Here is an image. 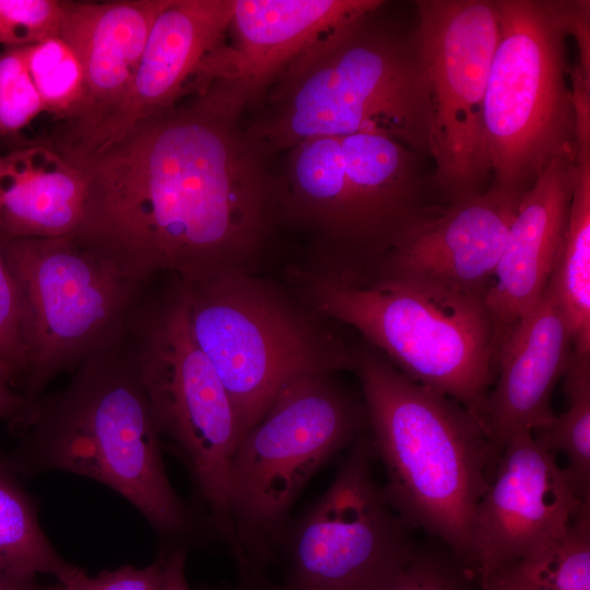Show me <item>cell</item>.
<instances>
[{
    "label": "cell",
    "mask_w": 590,
    "mask_h": 590,
    "mask_svg": "<svg viewBox=\"0 0 590 590\" xmlns=\"http://www.w3.org/2000/svg\"><path fill=\"white\" fill-rule=\"evenodd\" d=\"M62 17L63 1L0 0V44L25 47L59 36Z\"/></svg>",
    "instance_id": "f546056e"
},
{
    "label": "cell",
    "mask_w": 590,
    "mask_h": 590,
    "mask_svg": "<svg viewBox=\"0 0 590 590\" xmlns=\"http://www.w3.org/2000/svg\"><path fill=\"white\" fill-rule=\"evenodd\" d=\"M361 267L382 255L438 205L428 203L420 155L380 132L341 137Z\"/></svg>",
    "instance_id": "d6986e66"
},
{
    "label": "cell",
    "mask_w": 590,
    "mask_h": 590,
    "mask_svg": "<svg viewBox=\"0 0 590 590\" xmlns=\"http://www.w3.org/2000/svg\"><path fill=\"white\" fill-rule=\"evenodd\" d=\"M19 441L4 457L20 475L61 471L127 499L168 546L204 531L173 488L144 388L123 340L92 355L70 384L42 393L9 424Z\"/></svg>",
    "instance_id": "7a4b0ae2"
},
{
    "label": "cell",
    "mask_w": 590,
    "mask_h": 590,
    "mask_svg": "<svg viewBox=\"0 0 590 590\" xmlns=\"http://www.w3.org/2000/svg\"><path fill=\"white\" fill-rule=\"evenodd\" d=\"M28 404L14 388L10 374L0 365V420L12 423L25 412Z\"/></svg>",
    "instance_id": "836d02e7"
},
{
    "label": "cell",
    "mask_w": 590,
    "mask_h": 590,
    "mask_svg": "<svg viewBox=\"0 0 590 590\" xmlns=\"http://www.w3.org/2000/svg\"><path fill=\"white\" fill-rule=\"evenodd\" d=\"M380 590H482L477 574L442 542L429 538Z\"/></svg>",
    "instance_id": "83f0119b"
},
{
    "label": "cell",
    "mask_w": 590,
    "mask_h": 590,
    "mask_svg": "<svg viewBox=\"0 0 590 590\" xmlns=\"http://www.w3.org/2000/svg\"><path fill=\"white\" fill-rule=\"evenodd\" d=\"M57 580L59 590H161L163 564L160 557L145 567L125 565L93 577L83 568L72 566Z\"/></svg>",
    "instance_id": "1f68e13d"
},
{
    "label": "cell",
    "mask_w": 590,
    "mask_h": 590,
    "mask_svg": "<svg viewBox=\"0 0 590 590\" xmlns=\"http://www.w3.org/2000/svg\"><path fill=\"white\" fill-rule=\"evenodd\" d=\"M567 227L546 285L569 328L574 353L590 354V125L576 128Z\"/></svg>",
    "instance_id": "603a6c76"
},
{
    "label": "cell",
    "mask_w": 590,
    "mask_h": 590,
    "mask_svg": "<svg viewBox=\"0 0 590 590\" xmlns=\"http://www.w3.org/2000/svg\"><path fill=\"white\" fill-rule=\"evenodd\" d=\"M285 153V169L278 178L280 213L323 234L332 245L330 255L357 264L358 236L341 137L309 138Z\"/></svg>",
    "instance_id": "7402d4cb"
},
{
    "label": "cell",
    "mask_w": 590,
    "mask_h": 590,
    "mask_svg": "<svg viewBox=\"0 0 590 590\" xmlns=\"http://www.w3.org/2000/svg\"><path fill=\"white\" fill-rule=\"evenodd\" d=\"M27 67L44 111L69 123L84 113L87 88L82 62L60 36L27 46Z\"/></svg>",
    "instance_id": "4316f807"
},
{
    "label": "cell",
    "mask_w": 590,
    "mask_h": 590,
    "mask_svg": "<svg viewBox=\"0 0 590 590\" xmlns=\"http://www.w3.org/2000/svg\"><path fill=\"white\" fill-rule=\"evenodd\" d=\"M521 196L492 186L439 206L362 272L487 293Z\"/></svg>",
    "instance_id": "5bb4252c"
},
{
    "label": "cell",
    "mask_w": 590,
    "mask_h": 590,
    "mask_svg": "<svg viewBox=\"0 0 590 590\" xmlns=\"http://www.w3.org/2000/svg\"><path fill=\"white\" fill-rule=\"evenodd\" d=\"M232 590H283L281 586L272 583L262 573L239 575L237 585Z\"/></svg>",
    "instance_id": "d590c367"
},
{
    "label": "cell",
    "mask_w": 590,
    "mask_h": 590,
    "mask_svg": "<svg viewBox=\"0 0 590 590\" xmlns=\"http://www.w3.org/2000/svg\"><path fill=\"white\" fill-rule=\"evenodd\" d=\"M42 111L27 67V46L0 51V135L19 132Z\"/></svg>",
    "instance_id": "f1b7e54d"
},
{
    "label": "cell",
    "mask_w": 590,
    "mask_h": 590,
    "mask_svg": "<svg viewBox=\"0 0 590 590\" xmlns=\"http://www.w3.org/2000/svg\"><path fill=\"white\" fill-rule=\"evenodd\" d=\"M86 197L83 172L50 143L0 155V236L72 235L83 222Z\"/></svg>",
    "instance_id": "ffe728a7"
},
{
    "label": "cell",
    "mask_w": 590,
    "mask_h": 590,
    "mask_svg": "<svg viewBox=\"0 0 590 590\" xmlns=\"http://www.w3.org/2000/svg\"><path fill=\"white\" fill-rule=\"evenodd\" d=\"M0 365L22 394L25 352L20 330L19 297L13 278L0 252ZM23 396V394H22ZM24 397V396H23Z\"/></svg>",
    "instance_id": "4dcf8cb0"
},
{
    "label": "cell",
    "mask_w": 590,
    "mask_h": 590,
    "mask_svg": "<svg viewBox=\"0 0 590 590\" xmlns=\"http://www.w3.org/2000/svg\"><path fill=\"white\" fill-rule=\"evenodd\" d=\"M573 354L569 328L545 287L495 349L498 376L487 397L484 425L496 462L511 433L533 434L554 421L552 393Z\"/></svg>",
    "instance_id": "2e32d148"
},
{
    "label": "cell",
    "mask_w": 590,
    "mask_h": 590,
    "mask_svg": "<svg viewBox=\"0 0 590 590\" xmlns=\"http://www.w3.org/2000/svg\"><path fill=\"white\" fill-rule=\"evenodd\" d=\"M255 101L237 62L224 61L172 106L72 160L87 188L72 236L142 283L248 271L281 215L278 178L247 132Z\"/></svg>",
    "instance_id": "6da1fadb"
},
{
    "label": "cell",
    "mask_w": 590,
    "mask_h": 590,
    "mask_svg": "<svg viewBox=\"0 0 590 590\" xmlns=\"http://www.w3.org/2000/svg\"><path fill=\"white\" fill-rule=\"evenodd\" d=\"M0 590H56V586H42L36 577L0 574Z\"/></svg>",
    "instance_id": "e575fe53"
},
{
    "label": "cell",
    "mask_w": 590,
    "mask_h": 590,
    "mask_svg": "<svg viewBox=\"0 0 590 590\" xmlns=\"http://www.w3.org/2000/svg\"><path fill=\"white\" fill-rule=\"evenodd\" d=\"M381 0H234L232 48L256 102L276 74L324 34ZM228 30V31H229Z\"/></svg>",
    "instance_id": "44dd1931"
},
{
    "label": "cell",
    "mask_w": 590,
    "mask_h": 590,
    "mask_svg": "<svg viewBox=\"0 0 590 590\" xmlns=\"http://www.w3.org/2000/svg\"><path fill=\"white\" fill-rule=\"evenodd\" d=\"M499 38L484 103L493 187L522 194L575 161L576 113L557 0H494Z\"/></svg>",
    "instance_id": "30bf717a"
},
{
    "label": "cell",
    "mask_w": 590,
    "mask_h": 590,
    "mask_svg": "<svg viewBox=\"0 0 590 590\" xmlns=\"http://www.w3.org/2000/svg\"><path fill=\"white\" fill-rule=\"evenodd\" d=\"M415 8L430 95V185L455 204L489 188L484 103L498 16L494 0H420Z\"/></svg>",
    "instance_id": "7c38bea8"
},
{
    "label": "cell",
    "mask_w": 590,
    "mask_h": 590,
    "mask_svg": "<svg viewBox=\"0 0 590 590\" xmlns=\"http://www.w3.org/2000/svg\"><path fill=\"white\" fill-rule=\"evenodd\" d=\"M368 432L359 434L318 498L288 521L278 543L283 590H380L421 542L374 475Z\"/></svg>",
    "instance_id": "8fae6325"
},
{
    "label": "cell",
    "mask_w": 590,
    "mask_h": 590,
    "mask_svg": "<svg viewBox=\"0 0 590 590\" xmlns=\"http://www.w3.org/2000/svg\"><path fill=\"white\" fill-rule=\"evenodd\" d=\"M0 252L17 292L22 394L32 402L59 373L123 340L144 283L72 235L0 236Z\"/></svg>",
    "instance_id": "9c48e42d"
},
{
    "label": "cell",
    "mask_w": 590,
    "mask_h": 590,
    "mask_svg": "<svg viewBox=\"0 0 590 590\" xmlns=\"http://www.w3.org/2000/svg\"><path fill=\"white\" fill-rule=\"evenodd\" d=\"M482 590H524L499 573H493L480 578Z\"/></svg>",
    "instance_id": "8d00e7d4"
},
{
    "label": "cell",
    "mask_w": 590,
    "mask_h": 590,
    "mask_svg": "<svg viewBox=\"0 0 590 590\" xmlns=\"http://www.w3.org/2000/svg\"><path fill=\"white\" fill-rule=\"evenodd\" d=\"M187 548L168 547L161 556L163 583L161 590H191L186 578Z\"/></svg>",
    "instance_id": "d6a6232c"
},
{
    "label": "cell",
    "mask_w": 590,
    "mask_h": 590,
    "mask_svg": "<svg viewBox=\"0 0 590 590\" xmlns=\"http://www.w3.org/2000/svg\"><path fill=\"white\" fill-rule=\"evenodd\" d=\"M234 0H170L149 34L132 82L117 108L90 134L58 149L76 160L122 137L185 94L200 66L222 46Z\"/></svg>",
    "instance_id": "9a60e30c"
},
{
    "label": "cell",
    "mask_w": 590,
    "mask_h": 590,
    "mask_svg": "<svg viewBox=\"0 0 590 590\" xmlns=\"http://www.w3.org/2000/svg\"><path fill=\"white\" fill-rule=\"evenodd\" d=\"M185 284L193 337L236 409L243 437L293 379L351 369L352 349L248 271Z\"/></svg>",
    "instance_id": "ba28073f"
},
{
    "label": "cell",
    "mask_w": 590,
    "mask_h": 590,
    "mask_svg": "<svg viewBox=\"0 0 590 590\" xmlns=\"http://www.w3.org/2000/svg\"><path fill=\"white\" fill-rule=\"evenodd\" d=\"M123 342L144 388L161 441L190 476L205 532L235 554L239 546L226 500L227 475L243 438L236 409L189 321L185 281L134 304Z\"/></svg>",
    "instance_id": "8992f818"
},
{
    "label": "cell",
    "mask_w": 590,
    "mask_h": 590,
    "mask_svg": "<svg viewBox=\"0 0 590 590\" xmlns=\"http://www.w3.org/2000/svg\"><path fill=\"white\" fill-rule=\"evenodd\" d=\"M73 565L51 545L19 475L0 453V574L59 579Z\"/></svg>",
    "instance_id": "cb8c5ba5"
},
{
    "label": "cell",
    "mask_w": 590,
    "mask_h": 590,
    "mask_svg": "<svg viewBox=\"0 0 590 590\" xmlns=\"http://www.w3.org/2000/svg\"><path fill=\"white\" fill-rule=\"evenodd\" d=\"M56 590H59V587H58V585L56 586Z\"/></svg>",
    "instance_id": "f35d334b"
},
{
    "label": "cell",
    "mask_w": 590,
    "mask_h": 590,
    "mask_svg": "<svg viewBox=\"0 0 590 590\" xmlns=\"http://www.w3.org/2000/svg\"><path fill=\"white\" fill-rule=\"evenodd\" d=\"M225 51H231V50H225ZM225 51H223V52H225ZM223 52H221V54H223ZM221 54H220V55H221ZM220 55H219V56H220ZM216 57H217V56H216ZM216 57H215V58H216ZM213 59H214V58H213ZM213 59H212V60H213ZM208 62H210V61H208ZM208 62H206V63H208ZM202 68H203V67H202ZM202 68H201V69H202ZM200 71H201V70H200Z\"/></svg>",
    "instance_id": "74e56055"
},
{
    "label": "cell",
    "mask_w": 590,
    "mask_h": 590,
    "mask_svg": "<svg viewBox=\"0 0 590 590\" xmlns=\"http://www.w3.org/2000/svg\"><path fill=\"white\" fill-rule=\"evenodd\" d=\"M555 455L533 434L509 435L474 516L471 567L479 578L536 553L581 507Z\"/></svg>",
    "instance_id": "4fadbf2b"
},
{
    "label": "cell",
    "mask_w": 590,
    "mask_h": 590,
    "mask_svg": "<svg viewBox=\"0 0 590 590\" xmlns=\"http://www.w3.org/2000/svg\"><path fill=\"white\" fill-rule=\"evenodd\" d=\"M170 0L63 1L59 36L79 56L87 98L82 116L49 143L75 144L119 105L141 60L151 28Z\"/></svg>",
    "instance_id": "e0dca14e"
},
{
    "label": "cell",
    "mask_w": 590,
    "mask_h": 590,
    "mask_svg": "<svg viewBox=\"0 0 590 590\" xmlns=\"http://www.w3.org/2000/svg\"><path fill=\"white\" fill-rule=\"evenodd\" d=\"M495 573L524 590H590V503L550 544Z\"/></svg>",
    "instance_id": "484cf974"
},
{
    "label": "cell",
    "mask_w": 590,
    "mask_h": 590,
    "mask_svg": "<svg viewBox=\"0 0 590 590\" xmlns=\"http://www.w3.org/2000/svg\"><path fill=\"white\" fill-rule=\"evenodd\" d=\"M368 427L364 401L332 374L286 384L240 439L231 461L226 500L251 571L274 558L288 514L312 476Z\"/></svg>",
    "instance_id": "52a82bcc"
},
{
    "label": "cell",
    "mask_w": 590,
    "mask_h": 590,
    "mask_svg": "<svg viewBox=\"0 0 590 590\" xmlns=\"http://www.w3.org/2000/svg\"><path fill=\"white\" fill-rule=\"evenodd\" d=\"M294 276L315 314L355 328L409 379L484 422L495 373L486 293L344 270L328 260Z\"/></svg>",
    "instance_id": "5b68a950"
},
{
    "label": "cell",
    "mask_w": 590,
    "mask_h": 590,
    "mask_svg": "<svg viewBox=\"0 0 590 590\" xmlns=\"http://www.w3.org/2000/svg\"><path fill=\"white\" fill-rule=\"evenodd\" d=\"M351 370L362 387L375 457L385 467L388 504L471 567L476 506L497 465L484 422L409 379L369 344L352 349Z\"/></svg>",
    "instance_id": "277c9868"
},
{
    "label": "cell",
    "mask_w": 590,
    "mask_h": 590,
    "mask_svg": "<svg viewBox=\"0 0 590 590\" xmlns=\"http://www.w3.org/2000/svg\"><path fill=\"white\" fill-rule=\"evenodd\" d=\"M574 162L554 161L521 196L485 296L495 349L548 283L567 227Z\"/></svg>",
    "instance_id": "ac0fdd59"
},
{
    "label": "cell",
    "mask_w": 590,
    "mask_h": 590,
    "mask_svg": "<svg viewBox=\"0 0 590 590\" xmlns=\"http://www.w3.org/2000/svg\"><path fill=\"white\" fill-rule=\"evenodd\" d=\"M379 8L324 34L267 86L247 132L268 157L309 138L362 132L428 155L430 95L416 23L385 21Z\"/></svg>",
    "instance_id": "3957f363"
},
{
    "label": "cell",
    "mask_w": 590,
    "mask_h": 590,
    "mask_svg": "<svg viewBox=\"0 0 590 590\" xmlns=\"http://www.w3.org/2000/svg\"><path fill=\"white\" fill-rule=\"evenodd\" d=\"M568 406L533 435L552 453L567 460L563 471L577 497L590 502V354H573L564 374Z\"/></svg>",
    "instance_id": "d4e9b609"
}]
</instances>
